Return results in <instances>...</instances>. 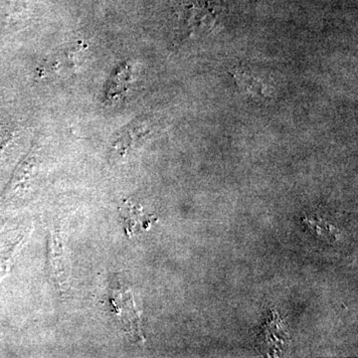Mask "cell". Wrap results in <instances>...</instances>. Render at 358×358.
Returning <instances> with one entry per match:
<instances>
[{
    "label": "cell",
    "mask_w": 358,
    "mask_h": 358,
    "mask_svg": "<svg viewBox=\"0 0 358 358\" xmlns=\"http://www.w3.org/2000/svg\"><path fill=\"white\" fill-rule=\"evenodd\" d=\"M34 155L29 157L25 162H23L22 166L20 167V173H18L17 178L13 181L10 187L4 193L3 199H11L13 197L18 195L21 190L25 189L26 183L28 181V176H29L30 171L34 166Z\"/></svg>",
    "instance_id": "2"
},
{
    "label": "cell",
    "mask_w": 358,
    "mask_h": 358,
    "mask_svg": "<svg viewBox=\"0 0 358 358\" xmlns=\"http://www.w3.org/2000/svg\"><path fill=\"white\" fill-rule=\"evenodd\" d=\"M234 77L236 78L238 83L241 85L242 88L245 90V91L248 92V93L252 94V95H259L265 96V93H264V86L262 83H261L260 80L257 79V78L252 76V75H249V73H247L246 71L243 69H236L234 71Z\"/></svg>",
    "instance_id": "3"
},
{
    "label": "cell",
    "mask_w": 358,
    "mask_h": 358,
    "mask_svg": "<svg viewBox=\"0 0 358 358\" xmlns=\"http://www.w3.org/2000/svg\"><path fill=\"white\" fill-rule=\"evenodd\" d=\"M49 274L52 281L60 292H65L68 287L67 267L62 240L58 231H51L48 241Z\"/></svg>",
    "instance_id": "1"
},
{
    "label": "cell",
    "mask_w": 358,
    "mask_h": 358,
    "mask_svg": "<svg viewBox=\"0 0 358 358\" xmlns=\"http://www.w3.org/2000/svg\"><path fill=\"white\" fill-rule=\"evenodd\" d=\"M21 244H22V238L18 239L15 243L11 245L6 252L0 255V280L6 275L9 264L13 260V256L15 255L16 251L20 249Z\"/></svg>",
    "instance_id": "5"
},
{
    "label": "cell",
    "mask_w": 358,
    "mask_h": 358,
    "mask_svg": "<svg viewBox=\"0 0 358 358\" xmlns=\"http://www.w3.org/2000/svg\"><path fill=\"white\" fill-rule=\"evenodd\" d=\"M310 225V228H312L313 232L317 234V236L324 237V239L333 240L338 239V230L334 229L333 226L327 225L326 223L317 222V221H306Z\"/></svg>",
    "instance_id": "4"
}]
</instances>
